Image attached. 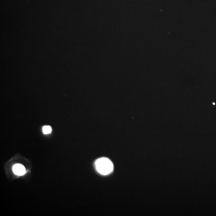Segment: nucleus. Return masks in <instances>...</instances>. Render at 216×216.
I'll list each match as a JSON object with an SVG mask.
<instances>
[{
    "instance_id": "f257e3e1",
    "label": "nucleus",
    "mask_w": 216,
    "mask_h": 216,
    "mask_svg": "<svg viewBox=\"0 0 216 216\" xmlns=\"http://www.w3.org/2000/svg\"><path fill=\"white\" fill-rule=\"evenodd\" d=\"M95 165L98 172L102 175L110 173L113 169L112 162L106 158L102 157L96 160Z\"/></svg>"
},
{
    "instance_id": "f03ea898",
    "label": "nucleus",
    "mask_w": 216,
    "mask_h": 216,
    "mask_svg": "<svg viewBox=\"0 0 216 216\" xmlns=\"http://www.w3.org/2000/svg\"><path fill=\"white\" fill-rule=\"evenodd\" d=\"M13 171L15 174L18 176L23 175L26 173V169L23 166L20 164H17L13 167Z\"/></svg>"
},
{
    "instance_id": "7ed1b4c3",
    "label": "nucleus",
    "mask_w": 216,
    "mask_h": 216,
    "mask_svg": "<svg viewBox=\"0 0 216 216\" xmlns=\"http://www.w3.org/2000/svg\"><path fill=\"white\" fill-rule=\"evenodd\" d=\"M43 133L45 134H48L51 132L52 128L50 126H45L43 127Z\"/></svg>"
}]
</instances>
